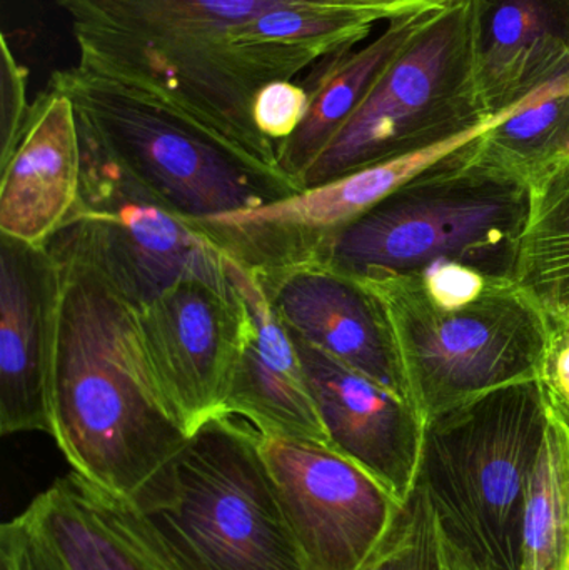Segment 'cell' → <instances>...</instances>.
Returning a JSON list of instances; mask_svg holds the SVG:
<instances>
[{"instance_id":"cell-4","label":"cell","mask_w":569,"mask_h":570,"mask_svg":"<svg viewBox=\"0 0 569 570\" xmlns=\"http://www.w3.org/2000/svg\"><path fill=\"white\" fill-rule=\"evenodd\" d=\"M49 86L72 100L80 129L187 223L300 193L279 167L183 107L77 63Z\"/></svg>"},{"instance_id":"cell-7","label":"cell","mask_w":569,"mask_h":570,"mask_svg":"<svg viewBox=\"0 0 569 570\" xmlns=\"http://www.w3.org/2000/svg\"><path fill=\"white\" fill-rule=\"evenodd\" d=\"M538 382L511 385L426 425L416 485L444 538L487 570H521L528 489L547 438Z\"/></svg>"},{"instance_id":"cell-21","label":"cell","mask_w":569,"mask_h":570,"mask_svg":"<svg viewBox=\"0 0 569 570\" xmlns=\"http://www.w3.org/2000/svg\"><path fill=\"white\" fill-rule=\"evenodd\" d=\"M380 20L387 19L377 10L323 0H291L244 23L239 43L253 49L286 50L317 62L330 53L353 49Z\"/></svg>"},{"instance_id":"cell-5","label":"cell","mask_w":569,"mask_h":570,"mask_svg":"<svg viewBox=\"0 0 569 570\" xmlns=\"http://www.w3.org/2000/svg\"><path fill=\"white\" fill-rule=\"evenodd\" d=\"M473 142L361 214L307 264L371 281L450 259L514 279L530 190L481 159Z\"/></svg>"},{"instance_id":"cell-11","label":"cell","mask_w":569,"mask_h":570,"mask_svg":"<svg viewBox=\"0 0 569 570\" xmlns=\"http://www.w3.org/2000/svg\"><path fill=\"white\" fill-rule=\"evenodd\" d=\"M160 391L189 435L223 414L246 334L229 279L184 277L137 308Z\"/></svg>"},{"instance_id":"cell-16","label":"cell","mask_w":569,"mask_h":570,"mask_svg":"<svg viewBox=\"0 0 569 570\" xmlns=\"http://www.w3.org/2000/svg\"><path fill=\"white\" fill-rule=\"evenodd\" d=\"M0 179V234L46 246L79 199L82 140L72 100L47 86Z\"/></svg>"},{"instance_id":"cell-13","label":"cell","mask_w":569,"mask_h":570,"mask_svg":"<svg viewBox=\"0 0 569 570\" xmlns=\"http://www.w3.org/2000/svg\"><path fill=\"white\" fill-rule=\"evenodd\" d=\"M62 266L43 246L0 234V432L50 435V374Z\"/></svg>"},{"instance_id":"cell-19","label":"cell","mask_w":569,"mask_h":570,"mask_svg":"<svg viewBox=\"0 0 569 570\" xmlns=\"http://www.w3.org/2000/svg\"><path fill=\"white\" fill-rule=\"evenodd\" d=\"M431 13L398 17L390 20L386 30L363 49L354 52L353 49L340 50L313 63L303 82L310 94L306 116L296 132L276 146L277 166L297 187L301 177L346 126L381 73Z\"/></svg>"},{"instance_id":"cell-2","label":"cell","mask_w":569,"mask_h":570,"mask_svg":"<svg viewBox=\"0 0 569 570\" xmlns=\"http://www.w3.org/2000/svg\"><path fill=\"white\" fill-rule=\"evenodd\" d=\"M56 2L72 20L79 63L183 107L277 166L276 144L254 124V97L314 62L286 50L241 46L239 30L291 0Z\"/></svg>"},{"instance_id":"cell-14","label":"cell","mask_w":569,"mask_h":570,"mask_svg":"<svg viewBox=\"0 0 569 570\" xmlns=\"http://www.w3.org/2000/svg\"><path fill=\"white\" fill-rule=\"evenodd\" d=\"M254 274L290 332L410 402L386 315L366 284L320 264Z\"/></svg>"},{"instance_id":"cell-22","label":"cell","mask_w":569,"mask_h":570,"mask_svg":"<svg viewBox=\"0 0 569 570\" xmlns=\"http://www.w3.org/2000/svg\"><path fill=\"white\" fill-rule=\"evenodd\" d=\"M473 149L491 166L524 183L537 170L569 156V76L478 137Z\"/></svg>"},{"instance_id":"cell-30","label":"cell","mask_w":569,"mask_h":570,"mask_svg":"<svg viewBox=\"0 0 569 570\" xmlns=\"http://www.w3.org/2000/svg\"><path fill=\"white\" fill-rule=\"evenodd\" d=\"M323 2L377 10V12H383L387 20H393L414 12H434V10L447 9L458 0H323Z\"/></svg>"},{"instance_id":"cell-8","label":"cell","mask_w":569,"mask_h":570,"mask_svg":"<svg viewBox=\"0 0 569 570\" xmlns=\"http://www.w3.org/2000/svg\"><path fill=\"white\" fill-rule=\"evenodd\" d=\"M491 117L474 83L471 3L458 0L416 30L300 189L443 142Z\"/></svg>"},{"instance_id":"cell-12","label":"cell","mask_w":569,"mask_h":570,"mask_svg":"<svg viewBox=\"0 0 569 570\" xmlns=\"http://www.w3.org/2000/svg\"><path fill=\"white\" fill-rule=\"evenodd\" d=\"M291 337L327 445L403 504L416 485L426 431L413 405L293 332Z\"/></svg>"},{"instance_id":"cell-15","label":"cell","mask_w":569,"mask_h":570,"mask_svg":"<svg viewBox=\"0 0 569 570\" xmlns=\"http://www.w3.org/2000/svg\"><path fill=\"white\" fill-rule=\"evenodd\" d=\"M224 271L246 315V334L223 414L261 435L327 444L300 354L256 274L224 256Z\"/></svg>"},{"instance_id":"cell-20","label":"cell","mask_w":569,"mask_h":570,"mask_svg":"<svg viewBox=\"0 0 569 570\" xmlns=\"http://www.w3.org/2000/svg\"><path fill=\"white\" fill-rule=\"evenodd\" d=\"M530 209L514 281L550 317L569 318V156L527 180Z\"/></svg>"},{"instance_id":"cell-17","label":"cell","mask_w":569,"mask_h":570,"mask_svg":"<svg viewBox=\"0 0 569 570\" xmlns=\"http://www.w3.org/2000/svg\"><path fill=\"white\" fill-rule=\"evenodd\" d=\"M474 83L498 116L569 76V0H470Z\"/></svg>"},{"instance_id":"cell-28","label":"cell","mask_w":569,"mask_h":570,"mask_svg":"<svg viewBox=\"0 0 569 570\" xmlns=\"http://www.w3.org/2000/svg\"><path fill=\"white\" fill-rule=\"evenodd\" d=\"M426 294L440 307L454 311L477 302L497 277L487 276L458 261L440 259L418 273Z\"/></svg>"},{"instance_id":"cell-23","label":"cell","mask_w":569,"mask_h":570,"mask_svg":"<svg viewBox=\"0 0 569 570\" xmlns=\"http://www.w3.org/2000/svg\"><path fill=\"white\" fill-rule=\"evenodd\" d=\"M568 564L569 435L550 421L528 489L521 570H567Z\"/></svg>"},{"instance_id":"cell-10","label":"cell","mask_w":569,"mask_h":570,"mask_svg":"<svg viewBox=\"0 0 569 570\" xmlns=\"http://www.w3.org/2000/svg\"><path fill=\"white\" fill-rule=\"evenodd\" d=\"M259 449L310 569H360L401 502L323 442L259 434Z\"/></svg>"},{"instance_id":"cell-31","label":"cell","mask_w":569,"mask_h":570,"mask_svg":"<svg viewBox=\"0 0 569 570\" xmlns=\"http://www.w3.org/2000/svg\"><path fill=\"white\" fill-rule=\"evenodd\" d=\"M441 529V528H440ZM443 535V532H441ZM443 559L444 570H487L481 568L470 554L461 551L458 546H454L450 539L443 535Z\"/></svg>"},{"instance_id":"cell-27","label":"cell","mask_w":569,"mask_h":570,"mask_svg":"<svg viewBox=\"0 0 569 570\" xmlns=\"http://www.w3.org/2000/svg\"><path fill=\"white\" fill-rule=\"evenodd\" d=\"M551 321L540 384L548 419L569 435V318Z\"/></svg>"},{"instance_id":"cell-29","label":"cell","mask_w":569,"mask_h":570,"mask_svg":"<svg viewBox=\"0 0 569 570\" xmlns=\"http://www.w3.org/2000/svg\"><path fill=\"white\" fill-rule=\"evenodd\" d=\"M0 570L67 569L22 512L0 529Z\"/></svg>"},{"instance_id":"cell-9","label":"cell","mask_w":569,"mask_h":570,"mask_svg":"<svg viewBox=\"0 0 569 570\" xmlns=\"http://www.w3.org/2000/svg\"><path fill=\"white\" fill-rule=\"evenodd\" d=\"M80 127V126H79ZM79 199L46 243L57 261H79L140 308L184 277L226 279L224 256L164 207L82 129Z\"/></svg>"},{"instance_id":"cell-6","label":"cell","mask_w":569,"mask_h":570,"mask_svg":"<svg viewBox=\"0 0 569 570\" xmlns=\"http://www.w3.org/2000/svg\"><path fill=\"white\" fill-rule=\"evenodd\" d=\"M361 283L383 307L408 399L424 425L540 379L550 315L517 281L497 277L477 302L454 311L431 301L420 274Z\"/></svg>"},{"instance_id":"cell-25","label":"cell","mask_w":569,"mask_h":570,"mask_svg":"<svg viewBox=\"0 0 569 570\" xmlns=\"http://www.w3.org/2000/svg\"><path fill=\"white\" fill-rule=\"evenodd\" d=\"M310 106V94L303 83L274 80L257 90L253 119L257 130L273 144L290 139L303 122Z\"/></svg>"},{"instance_id":"cell-1","label":"cell","mask_w":569,"mask_h":570,"mask_svg":"<svg viewBox=\"0 0 569 570\" xmlns=\"http://www.w3.org/2000/svg\"><path fill=\"white\" fill-rule=\"evenodd\" d=\"M59 263L50 435L72 472L127 501L184 448L189 432L157 384L137 308L92 267Z\"/></svg>"},{"instance_id":"cell-24","label":"cell","mask_w":569,"mask_h":570,"mask_svg":"<svg viewBox=\"0 0 569 570\" xmlns=\"http://www.w3.org/2000/svg\"><path fill=\"white\" fill-rule=\"evenodd\" d=\"M357 570H444L440 522L420 485H414L380 544Z\"/></svg>"},{"instance_id":"cell-32","label":"cell","mask_w":569,"mask_h":570,"mask_svg":"<svg viewBox=\"0 0 569 570\" xmlns=\"http://www.w3.org/2000/svg\"><path fill=\"white\" fill-rule=\"evenodd\" d=\"M567 570H569V564H568V568H567Z\"/></svg>"},{"instance_id":"cell-26","label":"cell","mask_w":569,"mask_h":570,"mask_svg":"<svg viewBox=\"0 0 569 570\" xmlns=\"http://www.w3.org/2000/svg\"><path fill=\"white\" fill-rule=\"evenodd\" d=\"M0 166L9 160L22 136L29 117L27 72L10 50L7 37H0Z\"/></svg>"},{"instance_id":"cell-3","label":"cell","mask_w":569,"mask_h":570,"mask_svg":"<svg viewBox=\"0 0 569 570\" xmlns=\"http://www.w3.org/2000/svg\"><path fill=\"white\" fill-rule=\"evenodd\" d=\"M126 502L173 570H311L261 455L259 432L236 415L199 425Z\"/></svg>"},{"instance_id":"cell-18","label":"cell","mask_w":569,"mask_h":570,"mask_svg":"<svg viewBox=\"0 0 569 570\" xmlns=\"http://www.w3.org/2000/svg\"><path fill=\"white\" fill-rule=\"evenodd\" d=\"M67 570H173L124 499L76 472L57 479L23 511Z\"/></svg>"}]
</instances>
